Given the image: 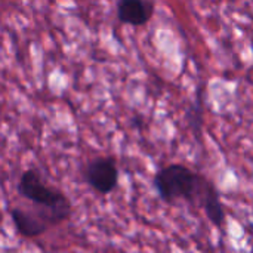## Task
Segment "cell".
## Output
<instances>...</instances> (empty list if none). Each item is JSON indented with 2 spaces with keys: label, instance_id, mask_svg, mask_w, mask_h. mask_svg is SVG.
Returning <instances> with one entry per match:
<instances>
[{
  "label": "cell",
  "instance_id": "6da1fadb",
  "mask_svg": "<svg viewBox=\"0 0 253 253\" xmlns=\"http://www.w3.org/2000/svg\"><path fill=\"white\" fill-rule=\"evenodd\" d=\"M153 184L165 203L187 200L199 208L213 182L182 163H170L157 170Z\"/></svg>",
  "mask_w": 253,
  "mask_h": 253
},
{
  "label": "cell",
  "instance_id": "7a4b0ae2",
  "mask_svg": "<svg viewBox=\"0 0 253 253\" xmlns=\"http://www.w3.org/2000/svg\"><path fill=\"white\" fill-rule=\"evenodd\" d=\"M16 191L24 200L30 202L31 206L73 215L70 199L59 190L47 185L36 169H27L22 172L16 185Z\"/></svg>",
  "mask_w": 253,
  "mask_h": 253
},
{
  "label": "cell",
  "instance_id": "3957f363",
  "mask_svg": "<svg viewBox=\"0 0 253 253\" xmlns=\"http://www.w3.org/2000/svg\"><path fill=\"white\" fill-rule=\"evenodd\" d=\"M10 219L16 233L24 239H36L47 233L50 228L65 222L71 215L43 208H19L10 209Z\"/></svg>",
  "mask_w": 253,
  "mask_h": 253
},
{
  "label": "cell",
  "instance_id": "277c9868",
  "mask_svg": "<svg viewBox=\"0 0 253 253\" xmlns=\"http://www.w3.org/2000/svg\"><path fill=\"white\" fill-rule=\"evenodd\" d=\"M119 168L114 157H95L84 166V179L101 196L111 194L119 185Z\"/></svg>",
  "mask_w": 253,
  "mask_h": 253
},
{
  "label": "cell",
  "instance_id": "5b68a950",
  "mask_svg": "<svg viewBox=\"0 0 253 253\" xmlns=\"http://www.w3.org/2000/svg\"><path fill=\"white\" fill-rule=\"evenodd\" d=\"M156 10V3L150 0H120L117 1V19L132 27L147 25Z\"/></svg>",
  "mask_w": 253,
  "mask_h": 253
}]
</instances>
